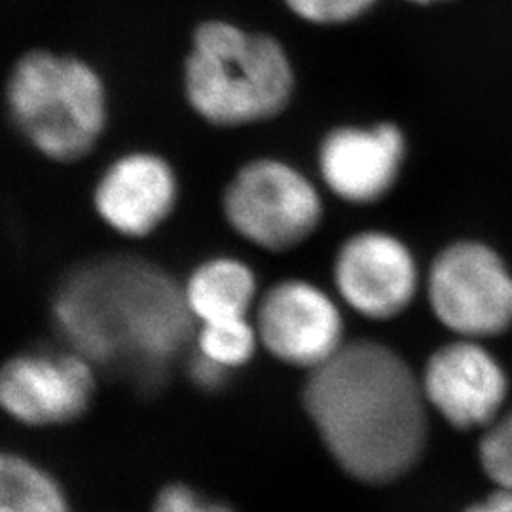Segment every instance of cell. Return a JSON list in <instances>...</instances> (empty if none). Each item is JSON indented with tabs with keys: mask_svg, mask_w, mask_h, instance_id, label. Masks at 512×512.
Returning a JSON list of instances; mask_svg holds the SVG:
<instances>
[{
	"mask_svg": "<svg viewBox=\"0 0 512 512\" xmlns=\"http://www.w3.org/2000/svg\"><path fill=\"white\" fill-rule=\"evenodd\" d=\"M408 2H414V4H423V6H429V4H437V2H446V0H408Z\"/></svg>",
	"mask_w": 512,
	"mask_h": 512,
	"instance_id": "obj_21",
	"label": "cell"
},
{
	"mask_svg": "<svg viewBox=\"0 0 512 512\" xmlns=\"http://www.w3.org/2000/svg\"><path fill=\"white\" fill-rule=\"evenodd\" d=\"M99 370L78 351L23 349L0 363V412L29 429L67 427L92 410Z\"/></svg>",
	"mask_w": 512,
	"mask_h": 512,
	"instance_id": "obj_6",
	"label": "cell"
},
{
	"mask_svg": "<svg viewBox=\"0 0 512 512\" xmlns=\"http://www.w3.org/2000/svg\"><path fill=\"white\" fill-rule=\"evenodd\" d=\"M148 512H236L230 505L222 503L211 495L183 480L164 484L154 495Z\"/></svg>",
	"mask_w": 512,
	"mask_h": 512,
	"instance_id": "obj_17",
	"label": "cell"
},
{
	"mask_svg": "<svg viewBox=\"0 0 512 512\" xmlns=\"http://www.w3.org/2000/svg\"><path fill=\"white\" fill-rule=\"evenodd\" d=\"M480 461L486 475L501 490L512 492V410L486 427L480 442Z\"/></svg>",
	"mask_w": 512,
	"mask_h": 512,
	"instance_id": "obj_16",
	"label": "cell"
},
{
	"mask_svg": "<svg viewBox=\"0 0 512 512\" xmlns=\"http://www.w3.org/2000/svg\"><path fill=\"white\" fill-rule=\"evenodd\" d=\"M421 387L427 404L458 429L490 427L507 397L505 372L475 340L440 348L425 366Z\"/></svg>",
	"mask_w": 512,
	"mask_h": 512,
	"instance_id": "obj_10",
	"label": "cell"
},
{
	"mask_svg": "<svg viewBox=\"0 0 512 512\" xmlns=\"http://www.w3.org/2000/svg\"><path fill=\"white\" fill-rule=\"evenodd\" d=\"M184 82L200 116L232 128L279 114L291 99L294 78L289 57L274 38L207 21L194 35Z\"/></svg>",
	"mask_w": 512,
	"mask_h": 512,
	"instance_id": "obj_3",
	"label": "cell"
},
{
	"mask_svg": "<svg viewBox=\"0 0 512 512\" xmlns=\"http://www.w3.org/2000/svg\"><path fill=\"white\" fill-rule=\"evenodd\" d=\"M8 105L29 143L55 162L86 156L107 120L105 88L92 67L50 52L19 59L8 80Z\"/></svg>",
	"mask_w": 512,
	"mask_h": 512,
	"instance_id": "obj_4",
	"label": "cell"
},
{
	"mask_svg": "<svg viewBox=\"0 0 512 512\" xmlns=\"http://www.w3.org/2000/svg\"><path fill=\"white\" fill-rule=\"evenodd\" d=\"M183 365L188 382L194 385L198 391L209 393V395H215L222 389H226V385L230 384L232 374H234L222 366L215 365L213 361L205 359L192 348L188 349Z\"/></svg>",
	"mask_w": 512,
	"mask_h": 512,
	"instance_id": "obj_19",
	"label": "cell"
},
{
	"mask_svg": "<svg viewBox=\"0 0 512 512\" xmlns=\"http://www.w3.org/2000/svg\"><path fill=\"white\" fill-rule=\"evenodd\" d=\"M404 158L403 133L393 124L332 131L321 147V175L330 190L353 203L384 198Z\"/></svg>",
	"mask_w": 512,
	"mask_h": 512,
	"instance_id": "obj_12",
	"label": "cell"
},
{
	"mask_svg": "<svg viewBox=\"0 0 512 512\" xmlns=\"http://www.w3.org/2000/svg\"><path fill=\"white\" fill-rule=\"evenodd\" d=\"M467 512H512V492L499 490Z\"/></svg>",
	"mask_w": 512,
	"mask_h": 512,
	"instance_id": "obj_20",
	"label": "cell"
},
{
	"mask_svg": "<svg viewBox=\"0 0 512 512\" xmlns=\"http://www.w3.org/2000/svg\"><path fill=\"white\" fill-rule=\"evenodd\" d=\"M222 211L238 236L270 253L310 238L323 215L313 184L277 160L243 165L224 190Z\"/></svg>",
	"mask_w": 512,
	"mask_h": 512,
	"instance_id": "obj_5",
	"label": "cell"
},
{
	"mask_svg": "<svg viewBox=\"0 0 512 512\" xmlns=\"http://www.w3.org/2000/svg\"><path fill=\"white\" fill-rule=\"evenodd\" d=\"M260 346L285 365L315 370L342 348V317L327 294L308 281L275 283L258 298Z\"/></svg>",
	"mask_w": 512,
	"mask_h": 512,
	"instance_id": "obj_8",
	"label": "cell"
},
{
	"mask_svg": "<svg viewBox=\"0 0 512 512\" xmlns=\"http://www.w3.org/2000/svg\"><path fill=\"white\" fill-rule=\"evenodd\" d=\"M302 397L330 456L361 482H391L423 454L427 401L421 380L382 344H344L311 370Z\"/></svg>",
	"mask_w": 512,
	"mask_h": 512,
	"instance_id": "obj_2",
	"label": "cell"
},
{
	"mask_svg": "<svg viewBox=\"0 0 512 512\" xmlns=\"http://www.w3.org/2000/svg\"><path fill=\"white\" fill-rule=\"evenodd\" d=\"M334 279L353 310L370 319H391L414 298L418 270L399 239L382 232H365L342 247Z\"/></svg>",
	"mask_w": 512,
	"mask_h": 512,
	"instance_id": "obj_11",
	"label": "cell"
},
{
	"mask_svg": "<svg viewBox=\"0 0 512 512\" xmlns=\"http://www.w3.org/2000/svg\"><path fill=\"white\" fill-rule=\"evenodd\" d=\"M300 18L311 23L332 25L359 18L376 0H285Z\"/></svg>",
	"mask_w": 512,
	"mask_h": 512,
	"instance_id": "obj_18",
	"label": "cell"
},
{
	"mask_svg": "<svg viewBox=\"0 0 512 512\" xmlns=\"http://www.w3.org/2000/svg\"><path fill=\"white\" fill-rule=\"evenodd\" d=\"M183 296L196 325L238 319L258 304V283L253 268L236 256H207L186 275Z\"/></svg>",
	"mask_w": 512,
	"mask_h": 512,
	"instance_id": "obj_13",
	"label": "cell"
},
{
	"mask_svg": "<svg viewBox=\"0 0 512 512\" xmlns=\"http://www.w3.org/2000/svg\"><path fill=\"white\" fill-rule=\"evenodd\" d=\"M52 319L65 346L143 395L164 389L196 332L183 283L135 255L95 256L63 275Z\"/></svg>",
	"mask_w": 512,
	"mask_h": 512,
	"instance_id": "obj_1",
	"label": "cell"
},
{
	"mask_svg": "<svg viewBox=\"0 0 512 512\" xmlns=\"http://www.w3.org/2000/svg\"><path fill=\"white\" fill-rule=\"evenodd\" d=\"M0 512H73L65 484L38 459L0 446Z\"/></svg>",
	"mask_w": 512,
	"mask_h": 512,
	"instance_id": "obj_14",
	"label": "cell"
},
{
	"mask_svg": "<svg viewBox=\"0 0 512 512\" xmlns=\"http://www.w3.org/2000/svg\"><path fill=\"white\" fill-rule=\"evenodd\" d=\"M260 346L255 321L249 317L196 325L192 349L230 372L249 365Z\"/></svg>",
	"mask_w": 512,
	"mask_h": 512,
	"instance_id": "obj_15",
	"label": "cell"
},
{
	"mask_svg": "<svg viewBox=\"0 0 512 512\" xmlns=\"http://www.w3.org/2000/svg\"><path fill=\"white\" fill-rule=\"evenodd\" d=\"M179 202V179L162 156L131 152L105 169L93 190L99 220L126 239H147L173 217Z\"/></svg>",
	"mask_w": 512,
	"mask_h": 512,
	"instance_id": "obj_9",
	"label": "cell"
},
{
	"mask_svg": "<svg viewBox=\"0 0 512 512\" xmlns=\"http://www.w3.org/2000/svg\"><path fill=\"white\" fill-rule=\"evenodd\" d=\"M429 298L440 323L465 340L497 336L512 325L511 274L482 243H456L437 256Z\"/></svg>",
	"mask_w": 512,
	"mask_h": 512,
	"instance_id": "obj_7",
	"label": "cell"
}]
</instances>
